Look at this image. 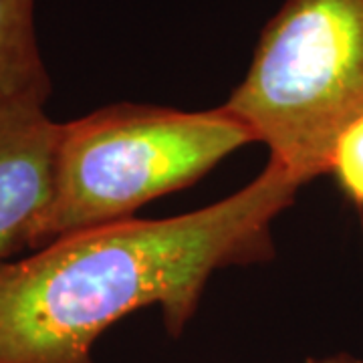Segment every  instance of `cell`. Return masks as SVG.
<instances>
[{
  "label": "cell",
  "mask_w": 363,
  "mask_h": 363,
  "mask_svg": "<svg viewBox=\"0 0 363 363\" xmlns=\"http://www.w3.org/2000/svg\"><path fill=\"white\" fill-rule=\"evenodd\" d=\"M301 190L277 162L210 206L116 222L0 260V363H95L93 347L131 313L162 309L178 337L214 272L274 257L272 224Z\"/></svg>",
  "instance_id": "1"
},
{
  "label": "cell",
  "mask_w": 363,
  "mask_h": 363,
  "mask_svg": "<svg viewBox=\"0 0 363 363\" xmlns=\"http://www.w3.org/2000/svg\"><path fill=\"white\" fill-rule=\"evenodd\" d=\"M255 143L230 113L116 104L61 123L55 190L33 250L57 238L131 220L147 202L188 188Z\"/></svg>",
  "instance_id": "2"
},
{
  "label": "cell",
  "mask_w": 363,
  "mask_h": 363,
  "mask_svg": "<svg viewBox=\"0 0 363 363\" xmlns=\"http://www.w3.org/2000/svg\"><path fill=\"white\" fill-rule=\"evenodd\" d=\"M303 188L363 116V0H283L222 105Z\"/></svg>",
  "instance_id": "3"
},
{
  "label": "cell",
  "mask_w": 363,
  "mask_h": 363,
  "mask_svg": "<svg viewBox=\"0 0 363 363\" xmlns=\"http://www.w3.org/2000/svg\"><path fill=\"white\" fill-rule=\"evenodd\" d=\"M47 101L0 97V260L33 248L55 190L61 123Z\"/></svg>",
  "instance_id": "4"
},
{
  "label": "cell",
  "mask_w": 363,
  "mask_h": 363,
  "mask_svg": "<svg viewBox=\"0 0 363 363\" xmlns=\"http://www.w3.org/2000/svg\"><path fill=\"white\" fill-rule=\"evenodd\" d=\"M0 97H51L35 30V0H0Z\"/></svg>",
  "instance_id": "5"
},
{
  "label": "cell",
  "mask_w": 363,
  "mask_h": 363,
  "mask_svg": "<svg viewBox=\"0 0 363 363\" xmlns=\"http://www.w3.org/2000/svg\"><path fill=\"white\" fill-rule=\"evenodd\" d=\"M329 174L335 176L341 192L363 210V116L341 131L333 145Z\"/></svg>",
  "instance_id": "6"
},
{
  "label": "cell",
  "mask_w": 363,
  "mask_h": 363,
  "mask_svg": "<svg viewBox=\"0 0 363 363\" xmlns=\"http://www.w3.org/2000/svg\"><path fill=\"white\" fill-rule=\"evenodd\" d=\"M305 363H363V359L351 353H331L323 357H309Z\"/></svg>",
  "instance_id": "7"
}]
</instances>
